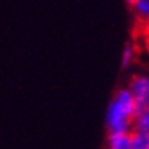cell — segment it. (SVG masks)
I'll return each mask as SVG.
<instances>
[{"instance_id":"3957f363","label":"cell","mask_w":149,"mask_h":149,"mask_svg":"<svg viewBox=\"0 0 149 149\" xmlns=\"http://www.w3.org/2000/svg\"><path fill=\"white\" fill-rule=\"evenodd\" d=\"M131 149H149V134L131 131Z\"/></svg>"},{"instance_id":"5b68a950","label":"cell","mask_w":149,"mask_h":149,"mask_svg":"<svg viewBox=\"0 0 149 149\" xmlns=\"http://www.w3.org/2000/svg\"><path fill=\"white\" fill-rule=\"evenodd\" d=\"M132 53H134L132 46H131V44H128V46L125 47V50H123V61H122V65H123V67H128V64L131 63Z\"/></svg>"},{"instance_id":"7a4b0ae2","label":"cell","mask_w":149,"mask_h":149,"mask_svg":"<svg viewBox=\"0 0 149 149\" xmlns=\"http://www.w3.org/2000/svg\"><path fill=\"white\" fill-rule=\"evenodd\" d=\"M108 149H131V134H113L108 135Z\"/></svg>"},{"instance_id":"277c9868","label":"cell","mask_w":149,"mask_h":149,"mask_svg":"<svg viewBox=\"0 0 149 149\" xmlns=\"http://www.w3.org/2000/svg\"><path fill=\"white\" fill-rule=\"evenodd\" d=\"M131 8L134 9V14L139 20L149 22V2H145V0L131 2Z\"/></svg>"},{"instance_id":"6da1fadb","label":"cell","mask_w":149,"mask_h":149,"mask_svg":"<svg viewBox=\"0 0 149 149\" xmlns=\"http://www.w3.org/2000/svg\"><path fill=\"white\" fill-rule=\"evenodd\" d=\"M130 91L137 105V114L149 111V78L134 74L130 79Z\"/></svg>"}]
</instances>
